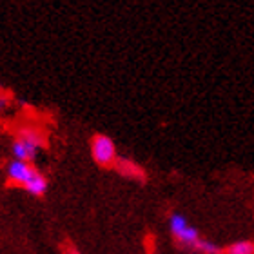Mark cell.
<instances>
[{
    "instance_id": "cell-3",
    "label": "cell",
    "mask_w": 254,
    "mask_h": 254,
    "mask_svg": "<svg viewBox=\"0 0 254 254\" xmlns=\"http://www.w3.org/2000/svg\"><path fill=\"white\" fill-rule=\"evenodd\" d=\"M169 229L176 244L186 247V249L196 251L198 244L201 242L200 233L187 222V218L184 214H180V212H173L169 216Z\"/></svg>"
},
{
    "instance_id": "cell-8",
    "label": "cell",
    "mask_w": 254,
    "mask_h": 254,
    "mask_svg": "<svg viewBox=\"0 0 254 254\" xmlns=\"http://www.w3.org/2000/svg\"><path fill=\"white\" fill-rule=\"evenodd\" d=\"M64 254H80V253H78V249H76L74 245L65 244V245H64Z\"/></svg>"
},
{
    "instance_id": "cell-1",
    "label": "cell",
    "mask_w": 254,
    "mask_h": 254,
    "mask_svg": "<svg viewBox=\"0 0 254 254\" xmlns=\"http://www.w3.org/2000/svg\"><path fill=\"white\" fill-rule=\"evenodd\" d=\"M5 175L11 186L20 187L33 196H44L48 190V178L29 162L11 160L7 164Z\"/></svg>"
},
{
    "instance_id": "cell-6",
    "label": "cell",
    "mask_w": 254,
    "mask_h": 254,
    "mask_svg": "<svg viewBox=\"0 0 254 254\" xmlns=\"http://www.w3.org/2000/svg\"><path fill=\"white\" fill-rule=\"evenodd\" d=\"M222 254H254V242L253 240H240L234 242L229 247L223 249Z\"/></svg>"
},
{
    "instance_id": "cell-2",
    "label": "cell",
    "mask_w": 254,
    "mask_h": 254,
    "mask_svg": "<svg viewBox=\"0 0 254 254\" xmlns=\"http://www.w3.org/2000/svg\"><path fill=\"white\" fill-rule=\"evenodd\" d=\"M44 143H46V134L38 127H22L20 131L16 132V138L13 142V156L15 160L31 164L33 160L37 158L40 147H44Z\"/></svg>"
},
{
    "instance_id": "cell-4",
    "label": "cell",
    "mask_w": 254,
    "mask_h": 254,
    "mask_svg": "<svg viewBox=\"0 0 254 254\" xmlns=\"http://www.w3.org/2000/svg\"><path fill=\"white\" fill-rule=\"evenodd\" d=\"M91 156L100 167H113L118 160L117 145L107 134H95L91 140Z\"/></svg>"
},
{
    "instance_id": "cell-7",
    "label": "cell",
    "mask_w": 254,
    "mask_h": 254,
    "mask_svg": "<svg viewBox=\"0 0 254 254\" xmlns=\"http://www.w3.org/2000/svg\"><path fill=\"white\" fill-rule=\"evenodd\" d=\"M196 253H200V254H222L223 251L220 249L216 244H212L211 240L201 238V242L198 244V247H196Z\"/></svg>"
},
{
    "instance_id": "cell-9",
    "label": "cell",
    "mask_w": 254,
    "mask_h": 254,
    "mask_svg": "<svg viewBox=\"0 0 254 254\" xmlns=\"http://www.w3.org/2000/svg\"><path fill=\"white\" fill-rule=\"evenodd\" d=\"M5 104H7V102H5V98H4V96H2V95H0V113L4 111Z\"/></svg>"
},
{
    "instance_id": "cell-5",
    "label": "cell",
    "mask_w": 254,
    "mask_h": 254,
    "mask_svg": "<svg viewBox=\"0 0 254 254\" xmlns=\"http://www.w3.org/2000/svg\"><path fill=\"white\" fill-rule=\"evenodd\" d=\"M115 171L118 175H122L124 178H129V180H138L143 182L145 180V171L142 169V165H138L136 162H132L129 158H122L118 156V160L115 162Z\"/></svg>"
}]
</instances>
